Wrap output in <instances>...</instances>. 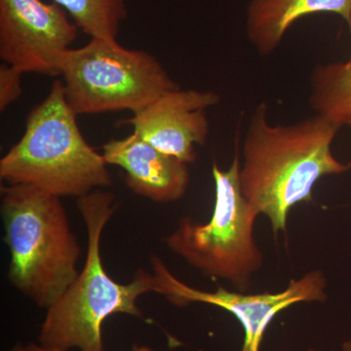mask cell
<instances>
[{
	"instance_id": "cell-12",
	"label": "cell",
	"mask_w": 351,
	"mask_h": 351,
	"mask_svg": "<svg viewBox=\"0 0 351 351\" xmlns=\"http://www.w3.org/2000/svg\"><path fill=\"white\" fill-rule=\"evenodd\" d=\"M311 85L309 103L316 114L339 128L351 127V58L316 66Z\"/></svg>"
},
{
	"instance_id": "cell-3",
	"label": "cell",
	"mask_w": 351,
	"mask_h": 351,
	"mask_svg": "<svg viewBox=\"0 0 351 351\" xmlns=\"http://www.w3.org/2000/svg\"><path fill=\"white\" fill-rule=\"evenodd\" d=\"M8 278L40 308H49L73 283L82 248L61 198L27 184L1 186Z\"/></svg>"
},
{
	"instance_id": "cell-11",
	"label": "cell",
	"mask_w": 351,
	"mask_h": 351,
	"mask_svg": "<svg viewBox=\"0 0 351 351\" xmlns=\"http://www.w3.org/2000/svg\"><path fill=\"white\" fill-rule=\"evenodd\" d=\"M320 13L337 14L351 32V0H250L247 36L258 52L267 56L277 49L298 20Z\"/></svg>"
},
{
	"instance_id": "cell-17",
	"label": "cell",
	"mask_w": 351,
	"mask_h": 351,
	"mask_svg": "<svg viewBox=\"0 0 351 351\" xmlns=\"http://www.w3.org/2000/svg\"><path fill=\"white\" fill-rule=\"evenodd\" d=\"M341 350L343 351H351V339L346 341L345 343L341 346Z\"/></svg>"
},
{
	"instance_id": "cell-18",
	"label": "cell",
	"mask_w": 351,
	"mask_h": 351,
	"mask_svg": "<svg viewBox=\"0 0 351 351\" xmlns=\"http://www.w3.org/2000/svg\"><path fill=\"white\" fill-rule=\"evenodd\" d=\"M302 351H319V350H314V348H308V350H302Z\"/></svg>"
},
{
	"instance_id": "cell-5",
	"label": "cell",
	"mask_w": 351,
	"mask_h": 351,
	"mask_svg": "<svg viewBox=\"0 0 351 351\" xmlns=\"http://www.w3.org/2000/svg\"><path fill=\"white\" fill-rule=\"evenodd\" d=\"M240 165L237 152L226 170L213 160L215 204L209 221L198 223L184 217L164 242L201 274L223 279L239 292H246L263 267V255L254 233L260 214L242 193Z\"/></svg>"
},
{
	"instance_id": "cell-15",
	"label": "cell",
	"mask_w": 351,
	"mask_h": 351,
	"mask_svg": "<svg viewBox=\"0 0 351 351\" xmlns=\"http://www.w3.org/2000/svg\"><path fill=\"white\" fill-rule=\"evenodd\" d=\"M27 351H59L55 350H49V348H43L39 343H29L27 346Z\"/></svg>"
},
{
	"instance_id": "cell-13",
	"label": "cell",
	"mask_w": 351,
	"mask_h": 351,
	"mask_svg": "<svg viewBox=\"0 0 351 351\" xmlns=\"http://www.w3.org/2000/svg\"><path fill=\"white\" fill-rule=\"evenodd\" d=\"M90 38L117 39L127 18L125 0H53Z\"/></svg>"
},
{
	"instance_id": "cell-4",
	"label": "cell",
	"mask_w": 351,
	"mask_h": 351,
	"mask_svg": "<svg viewBox=\"0 0 351 351\" xmlns=\"http://www.w3.org/2000/svg\"><path fill=\"white\" fill-rule=\"evenodd\" d=\"M66 103L63 82L54 80L29 113L22 138L0 159V179L27 184L58 197H82L112 184L107 162L85 138Z\"/></svg>"
},
{
	"instance_id": "cell-8",
	"label": "cell",
	"mask_w": 351,
	"mask_h": 351,
	"mask_svg": "<svg viewBox=\"0 0 351 351\" xmlns=\"http://www.w3.org/2000/svg\"><path fill=\"white\" fill-rule=\"evenodd\" d=\"M77 29L54 2L0 0V58L24 73L61 75L62 59Z\"/></svg>"
},
{
	"instance_id": "cell-10",
	"label": "cell",
	"mask_w": 351,
	"mask_h": 351,
	"mask_svg": "<svg viewBox=\"0 0 351 351\" xmlns=\"http://www.w3.org/2000/svg\"><path fill=\"white\" fill-rule=\"evenodd\" d=\"M108 165L122 168L127 186L156 203L181 199L188 191L189 164L158 151L137 134L110 140L103 147Z\"/></svg>"
},
{
	"instance_id": "cell-19",
	"label": "cell",
	"mask_w": 351,
	"mask_h": 351,
	"mask_svg": "<svg viewBox=\"0 0 351 351\" xmlns=\"http://www.w3.org/2000/svg\"><path fill=\"white\" fill-rule=\"evenodd\" d=\"M348 169H351V159L350 160V162L348 163Z\"/></svg>"
},
{
	"instance_id": "cell-2",
	"label": "cell",
	"mask_w": 351,
	"mask_h": 351,
	"mask_svg": "<svg viewBox=\"0 0 351 351\" xmlns=\"http://www.w3.org/2000/svg\"><path fill=\"white\" fill-rule=\"evenodd\" d=\"M115 195L95 189L77 198V208L87 230L84 265L68 290L46 315L39 332L38 343L59 351H104L101 325L112 314L143 317L138 300L154 293L152 272L138 269L128 284L117 282L108 276L101 255L104 230L117 211Z\"/></svg>"
},
{
	"instance_id": "cell-7",
	"label": "cell",
	"mask_w": 351,
	"mask_h": 351,
	"mask_svg": "<svg viewBox=\"0 0 351 351\" xmlns=\"http://www.w3.org/2000/svg\"><path fill=\"white\" fill-rule=\"evenodd\" d=\"M151 265L154 293L163 295L173 306L182 307L200 302L232 313L243 327L241 351H261L265 331L284 309L300 302H324L328 297L326 276L317 269L292 279L280 292L246 294L221 287L214 292L191 287L177 278L156 255L152 256Z\"/></svg>"
},
{
	"instance_id": "cell-9",
	"label": "cell",
	"mask_w": 351,
	"mask_h": 351,
	"mask_svg": "<svg viewBox=\"0 0 351 351\" xmlns=\"http://www.w3.org/2000/svg\"><path fill=\"white\" fill-rule=\"evenodd\" d=\"M219 101L216 92L179 87L160 95L120 123L133 127L134 133L158 151L191 164L197 157L196 145H204L209 134L205 112Z\"/></svg>"
},
{
	"instance_id": "cell-1",
	"label": "cell",
	"mask_w": 351,
	"mask_h": 351,
	"mask_svg": "<svg viewBox=\"0 0 351 351\" xmlns=\"http://www.w3.org/2000/svg\"><path fill=\"white\" fill-rule=\"evenodd\" d=\"M267 110L263 103L252 115L239 180L245 198L269 219L277 237L287 232L293 208L313 202L320 179L350 169L332 152L338 126L317 114L292 125H272Z\"/></svg>"
},
{
	"instance_id": "cell-14",
	"label": "cell",
	"mask_w": 351,
	"mask_h": 351,
	"mask_svg": "<svg viewBox=\"0 0 351 351\" xmlns=\"http://www.w3.org/2000/svg\"><path fill=\"white\" fill-rule=\"evenodd\" d=\"M20 69L4 64L0 66V110L3 112L18 100L23 93L22 75Z\"/></svg>"
},
{
	"instance_id": "cell-16",
	"label": "cell",
	"mask_w": 351,
	"mask_h": 351,
	"mask_svg": "<svg viewBox=\"0 0 351 351\" xmlns=\"http://www.w3.org/2000/svg\"><path fill=\"white\" fill-rule=\"evenodd\" d=\"M8 351H27V346L23 345V343H17L13 346L12 348H10Z\"/></svg>"
},
{
	"instance_id": "cell-6",
	"label": "cell",
	"mask_w": 351,
	"mask_h": 351,
	"mask_svg": "<svg viewBox=\"0 0 351 351\" xmlns=\"http://www.w3.org/2000/svg\"><path fill=\"white\" fill-rule=\"evenodd\" d=\"M64 97L76 114L138 112L179 88L151 53L127 49L117 39L91 38L61 62Z\"/></svg>"
}]
</instances>
